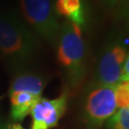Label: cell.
Masks as SVG:
<instances>
[{
  "instance_id": "obj_1",
  "label": "cell",
  "mask_w": 129,
  "mask_h": 129,
  "mask_svg": "<svg viewBox=\"0 0 129 129\" xmlns=\"http://www.w3.org/2000/svg\"><path fill=\"white\" fill-rule=\"evenodd\" d=\"M38 37L26 23L12 12L0 13V58L17 72L35 59Z\"/></svg>"
},
{
  "instance_id": "obj_2",
  "label": "cell",
  "mask_w": 129,
  "mask_h": 129,
  "mask_svg": "<svg viewBox=\"0 0 129 129\" xmlns=\"http://www.w3.org/2000/svg\"><path fill=\"white\" fill-rule=\"evenodd\" d=\"M56 60L70 90H77L86 76V44L82 29L65 20L56 41Z\"/></svg>"
},
{
  "instance_id": "obj_3",
  "label": "cell",
  "mask_w": 129,
  "mask_h": 129,
  "mask_svg": "<svg viewBox=\"0 0 129 129\" xmlns=\"http://www.w3.org/2000/svg\"><path fill=\"white\" fill-rule=\"evenodd\" d=\"M24 22L36 36L49 44L55 45L60 24L53 0H19Z\"/></svg>"
},
{
  "instance_id": "obj_4",
  "label": "cell",
  "mask_w": 129,
  "mask_h": 129,
  "mask_svg": "<svg viewBox=\"0 0 129 129\" xmlns=\"http://www.w3.org/2000/svg\"><path fill=\"white\" fill-rule=\"evenodd\" d=\"M115 86L88 85L82 104V118L87 129H100L118 111Z\"/></svg>"
},
{
  "instance_id": "obj_5",
  "label": "cell",
  "mask_w": 129,
  "mask_h": 129,
  "mask_svg": "<svg viewBox=\"0 0 129 129\" xmlns=\"http://www.w3.org/2000/svg\"><path fill=\"white\" fill-rule=\"evenodd\" d=\"M127 55L125 42L120 36L111 37L99 56L91 85H116L120 81Z\"/></svg>"
},
{
  "instance_id": "obj_6",
  "label": "cell",
  "mask_w": 129,
  "mask_h": 129,
  "mask_svg": "<svg viewBox=\"0 0 129 129\" xmlns=\"http://www.w3.org/2000/svg\"><path fill=\"white\" fill-rule=\"evenodd\" d=\"M68 101V93L65 91L55 99L41 98L33 107L32 129H52L55 127L63 116Z\"/></svg>"
},
{
  "instance_id": "obj_7",
  "label": "cell",
  "mask_w": 129,
  "mask_h": 129,
  "mask_svg": "<svg viewBox=\"0 0 129 129\" xmlns=\"http://www.w3.org/2000/svg\"><path fill=\"white\" fill-rule=\"evenodd\" d=\"M46 83V79L40 75L20 71L14 75L11 80L9 95L18 92H26L38 98H42V92Z\"/></svg>"
},
{
  "instance_id": "obj_8",
  "label": "cell",
  "mask_w": 129,
  "mask_h": 129,
  "mask_svg": "<svg viewBox=\"0 0 129 129\" xmlns=\"http://www.w3.org/2000/svg\"><path fill=\"white\" fill-rule=\"evenodd\" d=\"M10 102H11V118L15 121H22L27 117L35 104L38 102L39 99L37 96H34L30 93L18 92L14 94H10Z\"/></svg>"
},
{
  "instance_id": "obj_9",
  "label": "cell",
  "mask_w": 129,
  "mask_h": 129,
  "mask_svg": "<svg viewBox=\"0 0 129 129\" xmlns=\"http://www.w3.org/2000/svg\"><path fill=\"white\" fill-rule=\"evenodd\" d=\"M106 127L108 129H129V108L118 109L106 121Z\"/></svg>"
},
{
  "instance_id": "obj_10",
  "label": "cell",
  "mask_w": 129,
  "mask_h": 129,
  "mask_svg": "<svg viewBox=\"0 0 129 129\" xmlns=\"http://www.w3.org/2000/svg\"><path fill=\"white\" fill-rule=\"evenodd\" d=\"M115 98L118 108H129V81L123 80L115 86Z\"/></svg>"
},
{
  "instance_id": "obj_11",
  "label": "cell",
  "mask_w": 129,
  "mask_h": 129,
  "mask_svg": "<svg viewBox=\"0 0 129 129\" xmlns=\"http://www.w3.org/2000/svg\"><path fill=\"white\" fill-rule=\"evenodd\" d=\"M120 14L126 26V29L129 31V0H121L120 7Z\"/></svg>"
},
{
  "instance_id": "obj_12",
  "label": "cell",
  "mask_w": 129,
  "mask_h": 129,
  "mask_svg": "<svg viewBox=\"0 0 129 129\" xmlns=\"http://www.w3.org/2000/svg\"><path fill=\"white\" fill-rule=\"evenodd\" d=\"M123 80H128L129 81V51L127 52L126 55V58H125V62L123 65V71H122V76L120 78V81Z\"/></svg>"
},
{
  "instance_id": "obj_13",
  "label": "cell",
  "mask_w": 129,
  "mask_h": 129,
  "mask_svg": "<svg viewBox=\"0 0 129 129\" xmlns=\"http://www.w3.org/2000/svg\"><path fill=\"white\" fill-rule=\"evenodd\" d=\"M119 1H120V0H102V2H103L108 8H111V9L114 8L116 5L118 4Z\"/></svg>"
},
{
  "instance_id": "obj_14",
  "label": "cell",
  "mask_w": 129,
  "mask_h": 129,
  "mask_svg": "<svg viewBox=\"0 0 129 129\" xmlns=\"http://www.w3.org/2000/svg\"><path fill=\"white\" fill-rule=\"evenodd\" d=\"M7 128L8 129H25L20 124H18V123H13V124H11V125H7Z\"/></svg>"
},
{
  "instance_id": "obj_15",
  "label": "cell",
  "mask_w": 129,
  "mask_h": 129,
  "mask_svg": "<svg viewBox=\"0 0 129 129\" xmlns=\"http://www.w3.org/2000/svg\"><path fill=\"white\" fill-rule=\"evenodd\" d=\"M0 129H8V128H7V125L0 121Z\"/></svg>"
},
{
  "instance_id": "obj_16",
  "label": "cell",
  "mask_w": 129,
  "mask_h": 129,
  "mask_svg": "<svg viewBox=\"0 0 129 129\" xmlns=\"http://www.w3.org/2000/svg\"><path fill=\"white\" fill-rule=\"evenodd\" d=\"M1 99H2V97H0V101H1Z\"/></svg>"
},
{
  "instance_id": "obj_17",
  "label": "cell",
  "mask_w": 129,
  "mask_h": 129,
  "mask_svg": "<svg viewBox=\"0 0 129 129\" xmlns=\"http://www.w3.org/2000/svg\"></svg>"
}]
</instances>
